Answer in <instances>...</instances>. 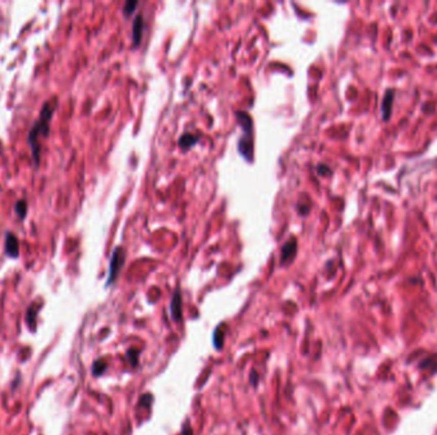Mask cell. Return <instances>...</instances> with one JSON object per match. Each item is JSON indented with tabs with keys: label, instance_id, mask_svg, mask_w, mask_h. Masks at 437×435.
Listing matches in <instances>:
<instances>
[{
	"label": "cell",
	"instance_id": "6da1fadb",
	"mask_svg": "<svg viewBox=\"0 0 437 435\" xmlns=\"http://www.w3.org/2000/svg\"><path fill=\"white\" fill-rule=\"evenodd\" d=\"M54 110H55V102L46 101L44 104L43 109H41L40 116L33 123L32 128L28 132V143H30L31 148H32V157L36 163L38 162V155H40L38 139L48 136L49 123H50V119L54 114Z\"/></svg>",
	"mask_w": 437,
	"mask_h": 435
},
{
	"label": "cell",
	"instance_id": "7a4b0ae2",
	"mask_svg": "<svg viewBox=\"0 0 437 435\" xmlns=\"http://www.w3.org/2000/svg\"><path fill=\"white\" fill-rule=\"evenodd\" d=\"M236 116L239 119V124L244 130V137L239 139L238 150L239 153L243 156L246 160H252L253 153V141H252V123L251 118L244 112H236Z\"/></svg>",
	"mask_w": 437,
	"mask_h": 435
},
{
	"label": "cell",
	"instance_id": "3957f363",
	"mask_svg": "<svg viewBox=\"0 0 437 435\" xmlns=\"http://www.w3.org/2000/svg\"><path fill=\"white\" fill-rule=\"evenodd\" d=\"M124 260H126V253H124L123 248H116L113 251V255L110 259V266H109V273H107V280L106 285H111V283L115 281V278L118 277L119 272H121L122 267L124 265Z\"/></svg>",
	"mask_w": 437,
	"mask_h": 435
},
{
	"label": "cell",
	"instance_id": "277c9868",
	"mask_svg": "<svg viewBox=\"0 0 437 435\" xmlns=\"http://www.w3.org/2000/svg\"><path fill=\"white\" fill-rule=\"evenodd\" d=\"M170 315L175 322L182 321V294H180L179 287L175 290L172 302H170Z\"/></svg>",
	"mask_w": 437,
	"mask_h": 435
},
{
	"label": "cell",
	"instance_id": "5b68a950",
	"mask_svg": "<svg viewBox=\"0 0 437 435\" xmlns=\"http://www.w3.org/2000/svg\"><path fill=\"white\" fill-rule=\"evenodd\" d=\"M295 251H297V241L294 238L290 239L287 244L282 248V263L290 262L295 255Z\"/></svg>",
	"mask_w": 437,
	"mask_h": 435
},
{
	"label": "cell",
	"instance_id": "8992f818",
	"mask_svg": "<svg viewBox=\"0 0 437 435\" xmlns=\"http://www.w3.org/2000/svg\"><path fill=\"white\" fill-rule=\"evenodd\" d=\"M6 251L8 255L16 258L19 253V245H18V239L14 234L8 233L6 236Z\"/></svg>",
	"mask_w": 437,
	"mask_h": 435
},
{
	"label": "cell",
	"instance_id": "52a82bcc",
	"mask_svg": "<svg viewBox=\"0 0 437 435\" xmlns=\"http://www.w3.org/2000/svg\"><path fill=\"white\" fill-rule=\"evenodd\" d=\"M133 42L134 45H138L142 37V30H143V21L142 16H137V18L133 22Z\"/></svg>",
	"mask_w": 437,
	"mask_h": 435
},
{
	"label": "cell",
	"instance_id": "ba28073f",
	"mask_svg": "<svg viewBox=\"0 0 437 435\" xmlns=\"http://www.w3.org/2000/svg\"><path fill=\"white\" fill-rule=\"evenodd\" d=\"M392 100H394V94L392 91H389L384 97V101H382V114H384V119L390 118V114H391V105Z\"/></svg>",
	"mask_w": 437,
	"mask_h": 435
},
{
	"label": "cell",
	"instance_id": "9c48e42d",
	"mask_svg": "<svg viewBox=\"0 0 437 435\" xmlns=\"http://www.w3.org/2000/svg\"><path fill=\"white\" fill-rule=\"evenodd\" d=\"M225 327V324H220V326L217 327L216 329H215L214 332V346L215 349H217V350H221L223 349V342H224V331L223 328Z\"/></svg>",
	"mask_w": 437,
	"mask_h": 435
},
{
	"label": "cell",
	"instance_id": "30bf717a",
	"mask_svg": "<svg viewBox=\"0 0 437 435\" xmlns=\"http://www.w3.org/2000/svg\"><path fill=\"white\" fill-rule=\"evenodd\" d=\"M196 142H197V137H194V136H192V134L188 133V134H184V136L180 138L179 146L182 148H189L190 146H193Z\"/></svg>",
	"mask_w": 437,
	"mask_h": 435
},
{
	"label": "cell",
	"instance_id": "8fae6325",
	"mask_svg": "<svg viewBox=\"0 0 437 435\" xmlns=\"http://www.w3.org/2000/svg\"><path fill=\"white\" fill-rule=\"evenodd\" d=\"M14 209H16V213L18 214L21 219H23L24 216H26V212H27V203L24 199L21 200H17L16 206H14Z\"/></svg>",
	"mask_w": 437,
	"mask_h": 435
},
{
	"label": "cell",
	"instance_id": "7c38bea8",
	"mask_svg": "<svg viewBox=\"0 0 437 435\" xmlns=\"http://www.w3.org/2000/svg\"><path fill=\"white\" fill-rule=\"evenodd\" d=\"M35 321H36V308L35 305H31L27 310V323L31 326V328L35 329Z\"/></svg>",
	"mask_w": 437,
	"mask_h": 435
},
{
	"label": "cell",
	"instance_id": "4fadbf2b",
	"mask_svg": "<svg viewBox=\"0 0 437 435\" xmlns=\"http://www.w3.org/2000/svg\"><path fill=\"white\" fill-rule=\"evenodd\" d=\"M106 363L102 360H97L95 361V364L92 365V373H94L95 376H99L101 375L102 373L105 371V369H106Z\"/></svg>",
	"mask_w": 437,
	"mask_h": 435
},
{
	"label": "cell",
	"instance_id": "5bb4252c",
	"mask_svg": "<svg viewBox=\"0 0 437 435\" xmlns=\"http://www.w3.org/2000/svg\"><path fill=\"white\" fill-rule=\"evenodd\" d=\"M138 355H140V353H138L137 350H134V349H131V350L127 353V358H128L132 366L138 365Z\"/></svg>",
	"mask_w": 437,
	"mask_h": 435
},
{
	"label": "cell",
	"instance_id": "9a60e30c",
	"mask_svg": "<svg viewBox=\"0 0 437 435\" xmlns=\"http://www.w3.org/2000/svg\"><path fill=\"white\" fill-rule=\"evenodd\" d=\"M136 7H137V2H127L126 6H124V14H127V16L132 14Z\"/></svg>",
	"mask_w": 437,
	"mask_h": 435
},
{
	"label": "cell",
	"instance_id": "2e32d148",
	"mask_svg": "<svg viewBox=\"0 0 437 435\" xmlns=\"http://www.w3.org/2000/svg\"><path fill=\"white\" fill-rule=\"evenodd\" d=\"M182 435H193V430H192V427H190L189 422H185L184 426H183L182 430Z\"/></svg>",
	"mask_w": 437,
	"mask_h": 435
}]
</instances>
